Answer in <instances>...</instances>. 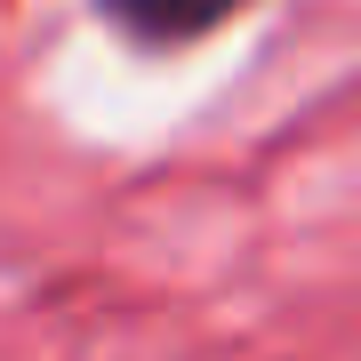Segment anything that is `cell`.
Here are the masks:
<instances>
[{
	"label": "cell",
	"instance_id": "obj_1",
	"mask_svg": "<svg viewBox=\"0 0 361 361\" xmlns=\"http://www.w3.org/2000/svg\"><path fill=\"white\" fill-rule=\"evenodd\" d=\"M97 25L137 56H177V49H201L217 40L249 0H89Z\"/></svg>",
	"mask_w": 361,
	"mask_h": 361
}]
</instances>
